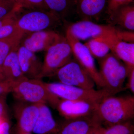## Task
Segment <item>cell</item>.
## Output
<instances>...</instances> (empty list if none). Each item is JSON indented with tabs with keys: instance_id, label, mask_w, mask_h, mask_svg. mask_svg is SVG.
Here are the masks:
<instances>
[{
	"instance_id": "cell-1",
	"label": "cell",
	"mask_w": 134,
	"mask_h": 134,
	"mask_svg": "<svg viewBox=\"0 0 134 134\" xmlns=\"http://www.w3.org/2000/svg\"><path fill=\"white\" fill-rule=\"evenodd\" d=\"M95 115L105 128L132 120L134 117V96L105 97L99 103Z\"/></svg>"
},
{
	"instance_id": "cell-2",
	"label": "cell",
	"mask_w": 134,
	"mask_h": 134,
	"mask_svg": "<svg viewBox=\"0 0 134 134\" xmlns=\"http://www.w3.org/2000/svg\"><path fill=\"white\" fill-rule=\"evenodd\" d=\"M11 92L18 101L48 104L54 108L60 99L49 90L46 82L40 79L25 78L15 82Z\"/></svg>"
},
{
	"instance_id": "cell-3",
	"label": "cell",
	"mask_w": 134,
	"mask_h": 134,
	"mask_svg": "<svg viewBox=\"0 0 134 134\" xmlns=\"http://www.w3.org/2000/svg\"><path fill=\"white\" fill-rule=\"evenodd\" d=\"M62 21L48 10L21 8L17 13V27L23 37L36 32L52 30L60 25Z\"/></svg>"
},
{
	"instance_id": "cell-4",
	"label": "cell",
	"mask_w": 134,
	"mask_h": 134,
	"mask_svg": "<svg viewBox=\"0 0 134 134\" xmlns=\"http://www.w3.org/2000/svg\"><path fill=\"white\" fill-rule=\"evenodd\" d=\"M99 60V72L104 85L103 89L114 96L124 90V82L132 69L112 53Z\"/></svg>"
},
{
	"instance_id": "cell-5",
	"label": "cell",
	"mask_w": 134,
	"mask_h": 134,
	"mask_svg": "<svg viewBox=\"0 0 134 134\" xmlns=\"http://www.w3.org/2000/svg\"><path fill=\"white\" fill-rule=\"evenodd\" d=\"M42 70L39 79L53 76L72 59L71 46L65 37L55 42L46 51Z\"/></svg>"
},
{
	"instance_id": "cell-6",
	"label": "cell",
	"mask_w": 134,
	"mask_h": 134,
	"mask_svg": "<svg viewBox=\"0 0 134 134\" xmlns=\"http://www.w3.org/2000/svg\"><path fill=\"white\" fill-rule=\"evenodd\" d=\"M49 90L61 99L84 100L99 103L103 99L111 96L105 89L88 90L57 82L46 83Z\"/></svg>"
},
{
	"instance_id": "cell-7",
	"label": "cell",
	"mask_w": 134,
	"mask_h": 134,
	"mask_svg": "<svg viewBox=\"0 0 134 134\" xmlns=\"http://www.w3.org/2000/svg\"><path fill=\"white\" fill-rule=\"evenodd\" d=\"M65 38L71 46L74 59L92 78L95 84L100 89L104 88V82L99 71L96 67L94 58L86 46L67 30Z\"/></svg>"
},
{
	"instance_id": "cell-8",
	"label": "cell",
	"mask_w": 134,
	"mask_h": 134,
	"mask_svg": "<svg viewBox=\"0 0 134 134\" xmlns=\"http://www.w3.org/2000/svg\"><path fill=\"white\" fill-rule=\"evenodd\" d=\"M53 76H55L58 82L66 85L83 88L94 89L95 82L74 59L58 70Z\"/></svg>"
},
{
	"instance_id": "cell-9",
	"label": "cell",
	"mask_w": 134,
	"mask_h": 134,
	"mask_svg": "<svg viewBox=\"0 0 134 134\" xmlns=\"http://www.w3.org/2000/svg\"><path fill=\"white\" fill-rule=\"evenodd\" d=\"M67 30L79 40L100 38L119 35L120 30L110 25L97 24L92 21L82 20L70 25Z\"/></svg>"
},
{
	"instance_id": "cell-10",
	"label": "cell",
	"mask_w": 134,
	"mask_h": 134,
	"mask_svg": "<svg viewBox=\"0 0 134 134\" xmlns=\"http://www.w3.org/2000/svg\"><path fill=\"white\" fill-rule=\"evenodd\" d=\"M99 103L87 100L60 99L56 109L65 119H72L95 115Z\"/></svg>"
},
{
	"instance_id": "cell-11",
	"label": "cell",
	"mask_w": 134,
	"mask_h": 134,
	"mask_svg": "<svg viewBox=\"0 0 134 134\" xmlns=\"http://www.w3.org/2000/svg\"><path fill=\"white\" fill-rule=\"evenodd\" d=\"M63 36L53 30L41 31L25 34L20 44L32 52L46 51Z\"/></svg>"
},
{
	"instance_id": "cell-12",
	"label": "cell",
	"mask_w": 134,
	"mask_h": 134,
	"mask_svg": "<svg viewBox=\"0 0 134 134\" xmlns=\"http://www.w3.org/2000/svg\"><path fill=\"white\" fill-rule=\"evenodd\" d=\"M40 104L16 100L13 108L18 128L24 132H32L38 117Z\"/></svg>"
},
{
	"instance_id": "cell-13",
	"label": "cell",
	"mask_w": 134,
	"mask_h": 134,
	"mask_svg": "<svg viewBox=\"0 0 134 134\" xmlns=\"http://www.w3.org/2000/svg\"><path fill=\"white\" fill-rule=\"evenodd\" d=\"M108 46L112 53L126 65L134 68V44L122 41L118 36L99 38Z\"/></svg>"
},
{
	"instance_id": "cell-14",
	"label": "cell",
	"mask_w": 134,
	"mask_h": 134,
	"mask_svg": "<svg viewBox=\"0 0 134 134\" xmlns=\"http://www.w3.org/2000/svg\"><path fill=\"white\" fill-rule=\"evenodd\" d=\"M17 51L19 63L24 76L28 79H39L43 62L35 53L21 45H19Z\"/></svg>"
},
{
	"instance_id": "cell-15",
	"label": "cell",
	"mask_w": 134,
	"mask_h": 134,
	"mask_svg": "<svg viewBox=\"0 0 134 134\" xmlns=\"http://www.w3.org/2000/svg\"><path fill=\"white\" fill-rule=\"evenodd\" d=\"M100 123L96 115L72 119H65L59 125L55 134H87L96 125Z\"/></svg>"
},
{
	"instance_id": "cell-16",
	"label": "cell",
	"mask_w": 134,
	"mask_h": 134,
	"mask_svg": "<svg viewBox=\"0 0 134 134\" xmlns=\"http://www.w3.org/2000/svg\"><path fill=\"white\" fill-rule=\"evenodd\" d=\"M75 10L82 20H98L107 7V0H75Z\"/></svg>"
},
{
	"instance_id": "cell-17",
	"label": "cell",
	"mask_w": 134,
	"mask_h": 134,
	"mask_svg": "<svg viewBox=\"0 0 134 134\" xmlns=\"http://www.w3.org/2000/svg\"><path fill=\"white\" fill-rule=\"evenodd\" d=\"M58 127L59 125L46 104H40L38 117L32 132L36 134H55Z\"/></svg>"
},
{
	"instance_id": "cell-18",
	"label": "cell",
	"mask_w": 134,
	"mask_h": 134,
	"mask_svg": "<svg viewBox=\"0 0 134 134\" xmlns=\"http://www.w3.org/2000/svg\"><path fill=\"white\" fill-rule=\"evenodd\" d=\"M18 48L10 53L1 68L5 79L14 82L26 78L23 74L19 63L18 54Z\"/></svg>"
},
{
	"instance_id": "cell-19",
	"label": "cell",
	"mask_w": 134,
	"mask_h": 134,
	"mask_svg": "<svg viewBox=\"0 0 134 134\" xmlns=\"http://www.w3.org/2000/svg\"><path fill=\"white\" fill-rule=\"evenodd\" d=\"M114 24L127 31L134 30V6L130 4L120 7L110 16Z\"/></svg>"
},
{
	"instance_id": "cell-20",
	"label": "cell",
	"mask_w": 134,
	"mask_h": 134,
	"mask_svg": "<svg viewBox=\"0 0 134 134\" xmlns=\"http://www.w3.org/2000/svg\"><path fill=\"white\" fill-rule=\"evenodd\" d=\"M20 8L0 18V39L19 37L23 36L17 27V13Z\"/></svg>"
},
{
	"instance_id": "cell-21",
	"label": "cell",
	"mask_w": 134,
	"mask_h": 134,
	"mask_svg": "<svg viewBox=\"0 0 134 134\" xmlns=\"http://www.w3.org/2000/svg\"><path fill=\"white\" fill-rule=\"evenodd\" d=\"M49 11L62 20L75 10V0H44Z\"/></svg>"
},
{
	"instance_id": "cell-22",
	"label": "cell",
	"mask_w": 134,
	"mask_h": 134,
	"mask_svg": "<svg viewBox=\"0 0 134 134\" xmlns=\"http://www.w3.org/2000/svg\"><path fill=\"white\" fill-rule=\"evenodd\" d=\"M84 44L93 58L99 59L106 56L110 51L108 46L98 38L91 39Z\"/></svg>"
},
{
	"instance_id": "cell-23",
	"label": "cell",
	"mask_w": 134,
	"mask_h": 134,
	"mask_svg": "<svg viewBox=\"0 0 134 134\" xmlns=\"http://www.w3.org/2000/svg\"><path fill=\"white\" fill-rule=\"evenodd\" d=\"M21 39L19 37L0 39V68L10 53L19 47Z\"/></svg>"
},
{
	"instance_id": "cell-24",
	"label": "cell",
	"mask_w": 134,
	"mask_h": 134,
	"mask_svg": "<svg viewBox=\"0 0 134 134\" xmlns=\"http://www.w3.org/2000/svg\"><path fill=\"white\" fill-rule=\"evenodd\" d=\"M132 121H129L106 128L104 134H134V125Z\"/></svg>"
},
{
	"instance_id": "cell-25",
	"label": "cell",
	"mask_w": 134,
	"mask_h": 134,
	"mask_svg": "<svg viewBox=\"0 0 134 134\" xmlns=\"http://www.w3.org/2000/svg\"><path fill=\"white\" fill-rule=\"evenodd\" d=\"M21 8L49 10L44 0H15Z\"/></svg>"
},
{
	"instance_id": "cell-26",
	"label": "cell",
	"mask_w": 134,
	"mask_h": 134,
	"mask_svg": "<svg viewBox=\"0 0 134 134\" xmlns=\"http://www.w3.org/2000/svg\"><path fill=\"white\" fill-rule=\"evenodd\" d=\"M20 7L15 0H0V18Z\"/></svg>"
},
{
	"instance_id": "cell-27",
	"label": "cell",
	"mask_w": 134,
	"mask_h": 134,
	"mask_svg": "<svg viewBox=\"0 0 134 134\" xmlns=\"http://www.w3.org/2000/svg\"><path fill=\"white\" fill-rule=\"evenodd\" d=\"M134 0H107V12L110 16L113 12L120 7L129 5Z\"/></svg>"
},
{
	"instance_id": "cell-28",
	"label": "cell",
	"mask_w": 134,
	"mask_h": 134,
	"mask_svg": "<svg viewBox=\"0 0 134 134\" xmlns=\"http://www.w3.org/2000/svg\"><path fill=\"white\" fill-rule=\"evenodd\" d=\"M8 93L0 94V118L8 116L7 97Z\"/></svg>"
},
{
	"instance_id": "cell-29",
	"label": "cell",
	"mask_w": 134,
	"mask_h": 134,
	"mask_svg": "<svg viewBox=\"0 0 134 134\" xmlns=\"http://www.w3.org/2000/svg\"><path fill=\"white\" fill-rule=\"evenodd\" d=\"M15 83L7 79L0 82V94L11 92Z\"/></svg>"
},
{
	"instance_id": "cell-30",
	"label": "cell",
	"mask_w": 134,
	"mask_h": 134,
	"mask_svg": "<svg viewBox=\"0 0 134 134\" xmlns=\"http://www.w3.org/2000/svg\"><path fill=\"white\" fill-rule=\"evenodd\" d=\"M126 88L129 90L132 93H134V68L130 71L128 76Z\"/></svg>"
},
{
	"instance_id": "cell-31",
	"label": "cell",
	"mask_w": 134,
	"mask_h": 134,
	"mask_svg": "<svg viewBox=\"0 0 134 134\" xmlns=\"http://www.w3.org/2000/svg\"><path fill=\"white\" fill-rule=\"evenodd\" d=\"M10 124L7 117H5L0 125V134H10Z\"/></svg>"
},
{
	"instance_id": "cell-32",
	"label": "cell",
	"mask_w": 134,
	"mask_h": 134,
	"mask_svg": "<svg viewBox=\"0 0 134 134\" xmlns=\"http://www.w3.org/2000/svg\"><path fill=\"white\" fill-rule=\"evenodd\" d=\"M105 128L100 123L96 125L87 134H104Z\"/></svg>"
},
{
	"instance_id": "cell-33",
	"label": "cell",
	"mask_w": 134,
	"mask_h": 134,
	"mask_svg": "<svg viewBox=\"0 0 134 134\" xmlns=\"http://www.w3.org/2000/svg\"><path fill=\"white\" fill-rule=\"evenodd\" d=\"M14 134H32L30 132H27L23 131L16 127L15 129Z\"/></svg>"
},
{
	"instance_id": "cell-34",
	"label": "cell",
	"mask_w": 134,
	"mask_h": 134,
	"mask_svg": "<svg viewBox=\"0 0 134 134\" xmlns=\"http://www.w3.org/2000/svg\"><path fill=\"white\" fill-rule=\"evenodd\" d=\"M6 80L5 77L3 74L1 69L0 68V82Z\"/></svg>"
},
{
	"instance_id": "cell-35",
	"label": "cell",
	"mask_w": 134,
	"mask_h": 134,
	"mask_svg": "<svg viewBox=\"0 0 134 134\" xmlns=\"http://www.w3.org/2000/svg\"><path fill=\"white\" fill-rule=\"evenodd\" d=\"M5 117H2V118H0V125H1V124L2 122L3 121V120H4V119H5Z\"/></svg>"
}]
</instances>
